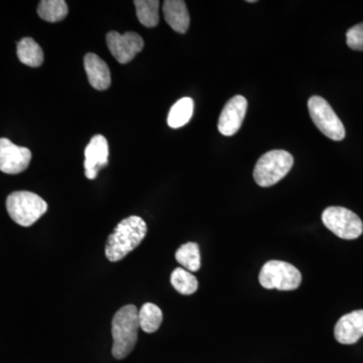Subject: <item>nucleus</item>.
<instances>
[{
	"instance_id": "f257e3e1",
	"label": "nucleus",
	"mask_w": 363,
	"mask_h": 363,
	"mask_svg": "<svg viewBox=\"0 0 363 363\" xmlns=\"http://www.w3.org/2000/svg\"><path fill=\"white\" fill-rule=\"evenodd\" d=\"M147 233V223L135 215L119 222L107 240L105 247L107 259L112 262L123 259L142 243Z\"/></svg>"
},
{
	"instance_id": "f03ea898",
	"label": "nucleus",
	"mask_w": 363,
	"mask_h": 363,
	"mask_svg": "<svg viewBox=\"0 0 363 363\" xmlns=\"http://www.w3.org/2000/svg\"><path fill=\"white\" fill-rule=\"evenodd\" d=\"M138 310L135 306H124L114 315L111 323L112 355L116 359H123L130 354L138 341Z\"/></svg>"
},
{
	"instance_id": "7ed1b4c3",
	"label": "nucleus",
	"mask_w": 363,
	"mask_h": 363,
	"mask_svg": "<svg viewBox=\"0 0 363 363\" xmlns=\"http://www.w3.org/2000/svg\"><path fill=\"white\" fill-rule=\"evenodd\" d=\"M6 210L16 223L28 227L35 224L47 212L48 204L35 193L18 191L7 197Z\"/></svg>"
},
{
	"instance_id": "20e7f679",
	"label": "nucleus",
	"mask_w": 363,
	"mask_h": 363,
	"mask_svg": "<svg viewBox=\"0 0 363 363\" xmlns=\"http://www.w3.org/2000/svg\"><path fill=\"white\" fill-rule=\"evenodd\" d=\"M294 157L290 152L274 150L259 157L253 178L260 187H271L288 175L293 168Z\"/></svg>"
},
{
	"instance_id": "39448f33",
	"label": "nucleus",
	"mask_w": 363,
	"mask_h": 363,
	"mask_svg": "<svg viewBox=\"0 0 363 363\" xmlns=\"http://www.w3.org/2000/svg\"><path fill=\"white\" fill-rule=\"evenodd\" d=\"M259 283L267 290H297L302 283V274L297 267L281 260H271L259 272Z\"/></svg>"
},
{
	"instance_id": "423d86ee",
	"label": "nucleus",
	"mask_w": 363,
	"mask_h": 363,
	"mask_svg": "<svg viewBox=\"0 0 363 363\" xmlns=\"http://www.w3.org/2000/svg\"><path fill=\"white\" fill-rule=\"evenodd\" d=\"M324 225L342 240H357L363 233L362 219L344 207L326 208L322 213Z\"/></svg>"
},
{
	"instance_id": "0eeeda50",
	"label": "nucleus",
	"mask_w": 363,
	"mask_h": 363,
	"mask_svg": "<svg viewBox=\"0 0 363 363\" xmlns=\"http://www.w3.org/2000/svg\"><path fill=\"white\" fill-rule=\"evenodd\" d=\"M313 123L327 138L340 142L345 138V128L330 104L320 96H312L308 101Z\"/></svg>"
},
{
	"instance_id": "6e6552de",
	"label": "nucleus",
	"mask_w": 363,
	"mask_h": 363,
	"mask_svg": "<svg viewBox=\"0 0 363 363\" xmlns=\"http://www.w3.org/2000/svg\"><path fill=\"white\" fill-rule=\"evenodd\" d=\"M107 47L112 56L121 64H128L143 49V38L138 33L128 32L121 35L111 32L106 35Z\"/></svg>"
},
{
	"instance_id": "1a4fd4ad",
	"label": "nucleus",
	"mask_w": 363,
	"mask_h": 363,
	"mask_svg": "<svg viewBox=\"0 0 363 363\" xmlns=\"http://www.w3.org/2000/svg\"><path fill=\"white\" fill-rule=\"evenodd\" d=\"M32 161V152L26 147H18L7 138H0V171L16 175L28 169Z\"/></svg>"
},
{
	"instance_id": "9d476101",
	"label": "nucleus",
	"mask_w": 363,
	"mask_h": 363,
	"mask_svg": "<svg viewBox=\"0 0 363 363\" xmlns=\"http://www.w3.org/2000/svg\"><path fill=\"white\" fill-rule=\"evenodd\" d=\"M247 101L241 95L231 98L224 106L218 121L221 135L233 136L240 130L247 114Z\"/></svg>"
},
{
	"instance_id": "9b49d317",
	"label": "nucleus",
	"mask_w": 363,
	"mask_h": 363,
	"mask_svg": "<svg viewBox=\"0 0 363 363\" xmlns=\"http://www.w3.org/2000/svg\"><path fill=\"white\" fill-rule=\"evenodd\" d=\"M108 143L104 135H97L91 138L85 149V176L89 180L97 178L100 169L108 164Z\"/></svg>"
},
{
	"instance_id": "f8f14e48",
	"label": "nucleus",
	"mask_w": 363,
	"mask_h": 363,
	"mask_svg": "<svg viewBox=\"0 0 363 363\" xmlns=\"http://www.w3.org/2000/svg\"><path fill=\"white\" fill-rule=\"evenodd\" d=\"M334 336L339 343L345 345L357 343L363 336V310L341 317L335 325Z\"/></svg>"
},
{
	"instance_id": "ddd939ff",
	"label": "nucleus",
	"mask_w": 363,
	"mask_h": 363,
	"mask_svg": "<svg viewBox=\"0 0 363 363\" xmlns=\"http://www.w3.org/2000/svg\"><path fill=\"white\" fill-rule=\"evenodd\" d=\"M84 68L90 85L96 90L108 89L111 85V74L109 67L104 60L93 52L84 57Z\"/></svg>"
},
{
	"instance_id": "4468645a",
	"label": "nucleus",
	"mask_w": 363,
	"mask_h": 363,
	"mask_svg": "<svg viewBox=\"0 0 363 363\" xmlns=\"http://www.w3.org/2000/svg\"><path fill=\"white\" fill-rule=\"evenodd\" d=\"M164 20L175 32L187 33L190 26V16L185 1L182 0H166L162 6Z\"/></svg>"
},
{
	"instance_id": "2eb2a0df",
	"label": "nucleus",
	"mask_w": 363,
	"mask_h": 363,
	"mask_svg": "<svg viewBox=\"0 0 363 363\" xmlns=\"http://www.w3.org/2000/svg\"><path fill=\"white\" fill-rule=\"evenodd\" d=\"M194 113V101L192 98L184 97L172 106L169 112L168 124L169 128H180L186 125Z\"/></svg>"
},
{
	"instance_id": "dca6fc26",
	"label": "nucleus",
	"mask_w": 363,
	"mask_h": 363,
	"mask_svg": "<svg viewBox=\"0 0 363 363\" xmlns=\"http://www.w3.org/2000/svg\"><path fill=\"white\" fill-rule=\"evenodd\" d=\"M18 57L21 63L33 68L40 67L44 62L42 48L32 38H25L18 42Z\"/></svg>"
},
{
	"instance_id": "f3484780",
	"label": "nucleus",
	"mask_w": 363,
	"mask_h": 363,
	"mask_svg": "<svg viewBox=\"0 0 363 363\" xmlns=\"http://www.w3.org/2000/svg\"><path fill=\"white\" fill-rule=\"evenodd\" d=\"M176 260L188 272H198L201 267L199 245L188 242L182 245L176 252Z\"/></svg>"
},
{
	"instance_id": "a211bd4d",
	"label": "nucleus",
	"mask_w": 363,
	"mask_h": 363,
	"mask_svg": "<svg viewBox=\"0 0 363 363\" xmlns=\"http://www.w3.org/2000/svg\"><path fill=\"white\" fill-rule=\"evenodd\" d=\"M138 322L140 328L147 333H154L162 322V310L152 303H145L142 309L138 311Z\"/></svg>"
},
{
	"instance_id": "6ab92c4d",
	"label": "nucleus",
	"mask_w": 363,
	"mask_h": 363,
	"mask_svg": "<svg viewBox=\"0 0 363 363\" xmlns=\"http://www.w3.org/2000/svg\"><path fill=\"white\" fill-rule=\"evenodd\" d=\"M136 16L143 26L155 28L160 21V1L157 0H135Z\"/></svg>"
},
{
	"instance_id": "aec40b11",
	"label": "nucleus",
	"mask_w": 363,
	"mask_h": 363,
	"mask_svg": "<svg viewBox=\"0 0 363 363\" xmlns=\"http://www.w3.org/2000/svg\"><path fill=\"white\" fill-rule=\"evenodd\" d=\"M40 18L49 23L63 21L68 14V6L64 0H43L38 7Z\"/></svg>"
},
{
	"instance_id": "412c9836",
	"label": "nucleus",
	"mask_w": 363,
	"mask_h": 363,
	"mask_svg": "<svg viewBox=\"0 0 363 363\" xmlns=\"http://www.w3.org/2000/svg\"><path fill=\"white\" fill-rule=\"evenodd\" d=\"M171 284L177 292L184 296L192 295L198 290L197 279L183 267H178L172 272Z\"/></svg>"
},
{
	"instance_id": "4be33fe9",
	"label": "nucleus",
	"mask_w": 363,
	"mask_h": 363,
	"mask_svg": "<svg viewBox=\"0 0 363 363\" xmlns=\"http://www.w3.org/2000/svg\"><path fill=\"white\" fill-rule=\"evenodd\" d=\"M348 47L357 51H363V23L352 26L346 33Z\"/></svg>"
},
{
	"instance_id": "5701e85b",
	"label": "nucleus",
	"mask_w": 363,
	"mask_h": 363,
	"mask_svg": "<svg viewBox=\"0 0 363 363\" xmlns=\"http://www.w3.org/2000/svg\"><path fill=\"white\" fill-rule=\"evenodd\" d=\"M247 2H248V4H255V2H257V1H255V0H247Z\"/></svg>"
}]
</instances>
